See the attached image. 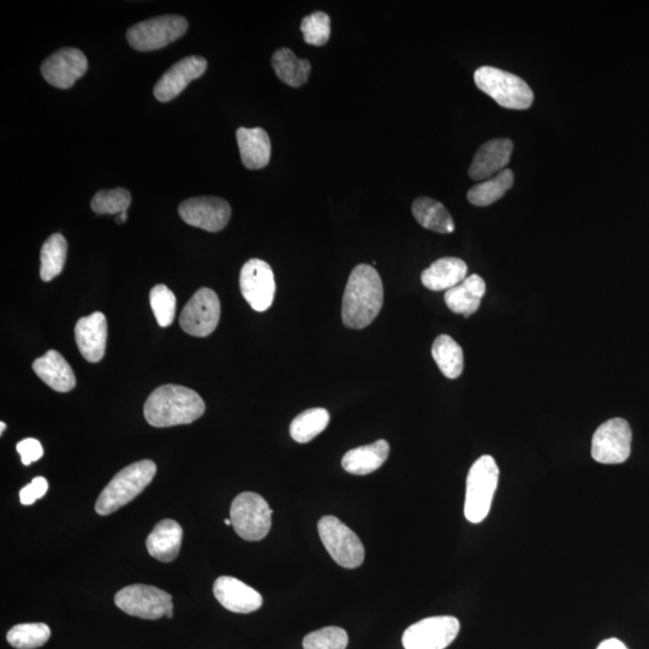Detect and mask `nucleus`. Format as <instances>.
Listing matches in <instances>:
<instances>
[{"label": "nucleus", "mask_w": 649, "mask_h": 649, "mask_svg": "<svg viewBox=\"0 0 649 649\" xmlns=\"http://www.w3.org/2000/svg\"><path fill=\"white\" fill-rule=\"evenodd\" d=\"M384 287L371 265H357L349 276L342 302L343 324L361 330L371 325L383 308Z\"/></svg>", "instance_id": "f257e3e1"}, {"label": "nucleus", "mask_w": 649, "mask_h": 649, "mask_svg": "<svg viewBox=\"0 0 649 649\" xmlns=\"http://www.w3.org/2000/svg\"><path fill=\"white\" fill-rule=\"evenodd\" d=\"M206 410L198 392L181 385H163L146 401L145 419L153 427L193 424Z\"/></svg>", "instance_id": "f03ea898"}, {"label": "nucleus", "mask_w": 649, "mask_h": 649, "mask_svg": "<svg viewBox=\"0 0 649 649\" xmlns=\"http://www.w3.org/2000/svg\"><path fill=\"white\" fill-rule=\"evenodd\" d=\"M157 474L156 463L144 460L125 467L104 488L95 503L100 516L113 514L144 492Z\"/></svg>", "instance_id": "7ed1b4c3"}, {"label": "nucleus", "mask_w": 649, "mask_h": 649, "mask_svg": "<svg viewBox=\"0 0 649 649\" xmlns=\"http://www.w3.org/2000/svg\"><path fill=\"white\" fill-rule=\"evenodd\" d=\"M474 81L481 92L490 95L500 106L510 110H527L532 106L534 93L528 83L508 71L481 67L475 71Z\"/></svg>", "instance_id": "20e7f679"}, {"label": "nucleus", "mask_w": 649, "mask_h": 649, "mask_svg": "<svg viewBox=\"0 0 649 649\" xmlns=\"http://www.w3.org/2000/svg\"><path fill=\"white\" fill-rule=\"evenodd\" d=\"M498 481L499 468L492 456H481L475 461L468 473L464 503V515L469 522L480 523L490 514Z\"/></svg>", "instance_id": "39448f33"}, {"label": "nucleus", "mask_w": 649, "mask_h": 649, "mask_svg": "<svg viewBox=\"0 0 649 649\" xmlns=\"http://www.w3.org/2000/svg\"><path fill=\"white\" fill-rule=\"evenodd\" d=\"M272 515L269 503L258 493H241L231 504L232 528L240 538L247 541L266 538L272 526Z\"/></svg>", "instance_id": "423d86ee"}, {"label": "nucleus", "mask_w": 649, "mask_h": 649, "mask_svg": "<svg viewBox=\"0 0 649 649\" xmlns=\"http://www.w3.org/2000/svg\"><path fill=\"white\" fill-rule=\"evenodd\" d=\"M318 531L325 549L341 567L355 569L365 561V547L362 541L337 517L320 518Z\"/></svg>", "instance_id": "0eeeda50"}, {"label": "nucleus", "mask_w": 649, "mask_h": 649, "mask_svg": "<svg viewBox=\"0 0 649 649\" xmlns=\"http://www.w3.org/2000/svg\"><path fill=\"white\" fill-rule=\"evenodd\" d=\"M188 27V21L182 16H159L136 23L127 32V39L136 51H156L182 38Z\"/></svg>", "instance_id": "6e6552de"}, {"label": "nucleus", "mask_w": 649, "mask_h": 649, "mask_svg": "<svg viewBox=\"0 0 649 649\" xmlns=\"http://www.w3.org/2000/svg\"><path fill=\"white\" fill-rule=\"evenodd\" d=\"M115 604L128 615L142 619L174 617L171 595L153 586H127L116 594Z\"/></svg>", "instance_id": "1a4fd4ad"}, {"label": "nucleus", "mask_w": 649, "mask_h": 649, "mask_svg": "<svg viewBox=\"0 0 649 649\" xmlns=\"http://www.w3.org/2000/svg\"><path fill=\"white\" fill-rule=\"evenodd\" d=\"M460 629V621L455 617L422 619L404 631L403 646L406 649H445L455 641Z\"/></svg>", "instance_id": "9d476101"}, {"label": "nucleus", "mask_w": 649, "mask_h": 649, "mask_svg": "<svg viewBox=\"0 0 649 649\" xmlns=\"http://www.w3.org/2000/svg\"><path fill=\"white\" fill-rule=\"evenodd\" d=\"M633 433L624 419L604 422L592 439V457L603 464H621L628 460Z\"/></svg>", "instance_id": "9b49d317"}, {"label": "nucleus", "mask_w": 649, "mask_h": 649, "mask_svg": "<svg viewBox=\"0 0 649 649\" xmlns=\"http://www.w3.org/2000/svg\"><path fill=\"white\" fill-rule=\"evenodd\" d=\"M241 293L255 312H266L276 295L275 275L266 261L252 259L243 265L240 275Z\"/></svg>", "instance_id": "f8f14e48"}, {"label": "nucleus", "mask_w": 649, "mask_h": 649, "mask_svg": "<svg viewBox=\"0 0 649 649\" xmlns=\"http://www.w3.org/2000/svg\"><path fill=\"white\" fill-rule=\"evenodd\" d=\"M220 319V302L212 289L202 288L184 307L180 324L184 332L194 337L210 336Z\"/></svg>", "instance_id": "ddd939ff"}, {"label": "nucleus", "mask_w": 649, "mask_h": 649, "mask_svg": "<svg viewBox=\"0 0 649 649\" xmlns=\"http://www.w3.org/2000/svg\"><path fill=\"white\" fill-rule=\"evenodd\" d=\"M181 218L190 226L208 232L222 231L231 217V207L223 199L200 196L183 201L178 207Z\"/></svg>", "instance_id": "4468645a"}, {"label": "nucleus", "mask_w": 649, "mask_h": 649, "mask_svg": "<svg viewBox=\"0 0 649 649\" xmlns=\"http://www.w3.org/2000/svg\"><path fill=\"white\" fill-rule=\"evenodd\" d=\"M88 61L77 49L59 50L41 65V74L53 87L68 89L86 74Z\"/></svg>", "instance_id": "2eb2a0df"}, {"label": "nucleus", "mask_w": 649, "mask_h": 649, "mask_svg": "<svg viewBox=\"0 0 649 649\" xmlns=\"http://www.w3.org/2000/svg\"><path fill=\"white\" fill-rule=\"evenodd\" d=\"M207 70V61L204 57L190 56L176 63L160 77L154 87V97L162 103H168L180 95L190 82L199 79Z\"/></svg>", "instance_id": "dca6fc26"}, {"label": "nucleus", "mask_w": 649, "mask_h": 649, "mask_svg": "<svg viewBox=\"0 0 649 649\" xmlns=\"http://www.w3.org/2000/svg\"><path fill=\"white\" fill-rule=\"evenodd\" d=\"M214 597L226 610L235 613L258 611L263 597L246 583L231 576H220L213 586Z\"/></svg>", "instance_id": "f3484780"}, {"label": "nucleus", "mask_w": 649, "mask_h": 649, "mask_svg": "<svg viewBox=\"0 0 649 649\" xmlns=\"http://www.w3.org/2000/svg\"><path fill=\"white\" fill-rule=\"evenodd\" d=\"M514 144L509 139H494L482 145L469 168V176L474 181H487L500 174L510 163Z\"/></svg>", "instance_id": "a211bd4d"}, {"label": "nucleus", "mask_w": 649, "mask_h": 649, "mask_svg": "<svg viewBox=\"0 0 649 649\" xmlns=\"http://www.w3.org/2000/svg\"><path fill=\"white\" fill-rule=\"evenodd\" d=\"M75 339L80 353L88 362L103 360L107 342V320L103 313L95 312L77 321Z\"/></svg>", "instance_id": "6ab92c4d"}, {"label": "nucleus", "mask_w": 649, "mask_h": 649, "mask_svg": "<svg viewBox=\"0 0 649 649\" xmlns=\"http://www.w3.org/2000/svg\"><path fill=\"white\" fill-rule=\"evenodd\" d=\"M236 139L242 163L249 170L264 169L271 159V140L269 134L261 128H240Z\"/></svg>", "instance_id": "aec40b11"}, {"label": "nucleus", "mask_w": 649, "mask_h": 649, "mask_svg": "<svg viewBox=\"0 0 649 649\" xmlns=\"http://www.w3.org/2000/svg\"><path fill=\"white\" fill-rule=\"evenodd\" d=\"M35 374L57 392H69L76 385L73 368L56 350L47 353L33 362Z\"/></svg>", "instance_id": "412c9836"}, {"label": "nucleus", "mask_w": 649, "mask_h": 649, "mask_svg": "<svg viewBox=\"0 0 649 649\" xmlns=\"http://www.w3.org/2000/svg\"><path fill=\"white\" fill-rule=\"evenodd\" d=\"M183 529L174 520H163L154 527L147 538V550L153 558L160 562L175 561L181 551Z\"/></svg>", "instance_id": "4be33fe9"}, {"label": "nucleus", "mask_w": 649, "mask_h": 649, "mask_svg": "<svg viewBox=\"0 0 649 649\" xmlns=\"http://www.w3.org/2000/svg\"><path fill=\"white\" fill-rule=\"evenodd\" d=\"M486 293V283L478 275H472L455 288L446 291L444 300L451 312L469 318L481 306L482 297Z\"/></svg>", "instance_id": "5701e85b"}, {"label": "nucleus", "mask_w": 649, "mask_h": 649, "mask_svg": "<svg viewBox=\"0 0 649 649\" xmlns=\"http://www.w3.org/2000/svg\"><path fill=\"white\" fill-rule=\"evenodd\" d=\"M468 266L458 258H443L422 272L421 282L432 291L450 290L467 278Z\"/></svg>", "instance_id": "b1692460"}, {"label": "nucleus", "mask_w": 649, "mask_h": 649, "mask_svg": "<svg viewBox=\"0 0 649 649\" xmlns=\"http://www.w3.org/2000/svg\"><path fill=\"white\" fill-rule=\"evenodd\" d=\"M389 454V443L380 439L373 444L348 451L343 457L342 467L350 474L368 475L383 466Z\"/></svg>", "instance_id": "393cba45"}, {"label": "nucleus", "mask_w": 649, "mask_h": 649, "mask_svg": "<svg viewBox=\"0 0 649 649\" xmlns=\"http://www.w3.org/2000/svg\"><path fill=\"white\" fill-rule=\"evenodd\" d=\"M413 216L422 228L452 234L455 231L454 219L443 204L431 198H418L413 202Z\"/></svg>", "instance_id": "a878e982"}, {"label": "nucleus", "mask_w": 649, "mask_h": 649, "mask_svg": "<svg viewBox=\"0 0 649 649\" xmlns=\"http://www.w3.org/2000/svg\"><path fill=\"white\" fill-rule=\"evenodd\" d=\"M272 67L277 76L290 87H301L311 75L312 65L307 59H300L289 49H279L272 57Z\"/></svg>", "instance_id": "bb28decb"}, {"label": "nucleus", "mask_w": 649, "mask_h": 649, "mask_svg": "<svg viewBox=\"0 0 649 649\" xmlns=\"http://www.w3.org/2000/svg\"><path fill=\"white\" fill-rule=\"evenodd\" d=\"M432 356L446 378L460 377L464 366L463 350L454 338L448 335L439 336L433 343Z\"/></svg>", "instance_id": "cd10ccee"}, {"label": "nucleus", "mask_w": 649, "mask_h": 649, "mask_svg": "<svg viewBox=\"0 0 649 649\" xmlns=\"http://www.w3.org/2000/svg\"><path fill=\"white\" fill-rule=\"evenodd\" d=\"M514 184V172L505 169L490 180L476 184L468 192L470 204L479 207H486L503 198L506 192Z\"/></svg>", "instance_id": "c85d7f7f"}, {"label": "nucleus", "mask_w": 649, "mask_h": 649, "mask_svg": "<svg viewBox=\"0 0 649 649\" xmlns=\"http://www.w3.org/2000/svg\"><path fill=\"white\" fill-rule=\"evenodd\" d=\"M330 414L324 408H313L297 415L290 425V436L295 442L306 444L312 442L326 430Z\"/></svg>", "instance_id": "c756f323"}, {"label": "nucleus", "mask_w": 649, "mask_h": 649, "mask_svg": "<svg viewBox=\"0 0 649 649\" xmlns=\"http://www.w3.org/2000/svg\"><path fill=\"white\" fill-rule=\"evenodd\" d=\"M68 243L61 234L52 235L41 248L40 277L44 282H51L61 275L67 260Z\"/></svg>", "instance_id": "7c9ffc66"}, {"label": "nucleus", "mask_w": 649, "mask_h": 649, "mask_svg": "<svg viewBox=\"0 0 649 649\" xmlns=\"http://www.w3.org/2000/svg\"><path fill=\"white\" fill-rule=\"evenodd\" d=\"M51 629L44 623L15 625L9 630L7 640L16 649H35L50 640Z\"/></svg>", "instance_id": "2f4dec72"}, {"label": "nucleus", "mask_w": 649, "mask_h": 649, "mask_svg": "<svg viewBox=\"0 0 649 649\" xmlns=\"http://www.w3.org/2000/svg\"><path fill=\"white\" fill-rule=\"evenodd\" d=\"M132 204V195L124 188L101 190L94 195L91 202L93 212L97 214H118L128 212Z\"/></svg>", "instance_id": "473e14b6"}, {"label": "nucleus", "mask_w": 649, "mask_h": 649, "mask_svg": "<svg viewBox=\"0 0 649 649\" xmlns=\"http://www.w3.org/2000/svg\"><path fill=\"white\" fill-rule=\"evenodd\" d=\"M150 302L154 317L159 326L169 327L176 317V296L164 284H158L150 294Z\"/></svg>", "instance_id": "72a5a7b5"}, {"label": "nucleus", "mask_w": 649, "mask_h": 649, "mask_svg": "<svg viewBox=\"0 0 649 649\" xmlns=\"http://www.w3.org/2000/svg\"><path fill=\"white\" fill-rule=\"evenodd\" d=\"M301 32L308 45H326L331 37L330 16L321 11L306 16L301 23Z\"/></svg>", "instance_id": "f704fd0d"}, {"label": "nucleus", "mask_w": 649, "mask_h": 649, "mask_svg": "<svg viewBox=\"0 0 649 649\" xmlns=\"http://www.w3.org/2000/svg\"><path fill=\"white\" fill-rule=\"evenodd\" d=\"M347 631L339 627H326L308 634L303 639L305 649H345L348 646Z\"/></svg>", "instance_id": "c9c22d12"}, {"label": "nucleus", "mask_w": 649, "mask_h": 649, "mask_svg": "<svg viewBox=\"0 0 649 649\" xmlns=\"http://www.w3.org/2000/svg\"><path fill=\"white\" fill-rule=\"evenodd\" d=\"M16 449L25 466H29V464L39 461L40 458L44 456L43 445H41L39 440L34 438L21 440V442L17 444Z\"/></svg>", "instance_id": "e433bc0d"}, {"label": "nucleus", "mask_w": 649, "mask_h": 649, "mask_svg": "<svg viewBox=\"0 0 649 649\" xmlns=\"http://www.w3.org/2000/svg\"><path fill=\"white\" fill-rule=\"evenodd\" d=\"M49 490V482L43 476L35 478L31 484L22 488L20 492V500L23 505H32L38 499L43 498Z\"/></svg>", "instance_id": "4c0bfd02"}, {"label": "nucleus", "mask_w": 649, "mask_h": 649, "mask_svg": "<svg viewBox=\"0 0 649 649\" xmlns=\"http://www.w3.org/2000/svg\"><path fill=\"white\" fill-rule=\"evenodd\" d=\"M598 649H628L622 641L609 639L600 643Z\"/></svg>", "instance_id": "58836bf2"}, {"label": "nucleus", "mask_w": 649, "mask_h": 649, "mask_svg": "<svg viewBox=\"0 0 649 649\" xmlns=\"http://www.w3.org/2000/svg\"><path fill=\"white\" fill-rule=\"evenodd\" d=\"M5 430H7V425L2 422V424H0V434H3Z\"/></svg>", "instance_id": "ea45409f"}, {"label": "nucleus", "mask_w": 649, "mask_h": 649, "mask_svg": "<svg viewBox=\"0 0 649 649\" xmlns=\"http://www.w3.org/2000/svg\"><path fill=\"white\" fill-rule=\"evenodd\" d=\"M224 523H225L226 526H232V522H231L230 518H226Z\"/></svg>", "instance_id": "a19ab883"}]
</instances>
